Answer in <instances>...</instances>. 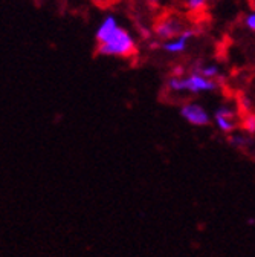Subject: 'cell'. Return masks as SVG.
Listing matches in <instances>:
<instances>
[{"instance_id":"cell-1","label":"cell","mask_w":255,"mask_h":257,"mask_svg":"<svg viewBox=\"0 0 255 257\" xmlns=\"http://www.w3.org/2000/svg\"><path fill=\"white\" fill-rule=\"evenodd\" d=\"M97 52L103 57L130 58L136 55L138 45L132 32L119 25L104 42L98 43Z\"/></svg>"},{"instance_id":"cell-2","label":"cell","mask_w":255,"mask_h":257,"mask_svg":"<svg viewBox=\"0 0 255 257\" xmlns=\"http://www.w3.org/2000/svg\"><path fill=\"white\" fill-rule=\"evenodd\" d=\"M220 86L218 81L209 80L206 77H203L197 68L194 66L191 69V72L185 77H174L171 75L167 80V87L171 92L176 93H191V95H200V93H208V92H214L217 90Z\"/></svg>"},{"instance_id":"cell-3","label":"cell","mask_w":255,"mask_h":257,"mask_svg":"<svg viewBox=\"0 0 255 257\" xmlns=\"http://www.w3.org/2000/svg\"><path fill=\"white\" fill-rule=\"evenodd\" d=\"M186 26L188 25L185 23V20L182 17H179L176 14H167L154 23L153 32L159 42H164V40H170V39L179 36Z\"/></svg>"},{"instance_id":"cell-4","label":"cell","mask_w":255,"mask_h":257,"mask_svg":"<svg viewBox=\"0 0 255 257\" xmlns=\"http://www.w3.org/2000/svg\"><path fill=\"white\" fill-rule=\"evenodd\" d=\"M238 113L237 109H234L232 106L223 104L220 107L215 109L214 115L211 116V121H214L215 127L221 134H232L238 128Z\"/></svg>"},{"instance_id":"cell-5","label":"cell","mask_w":255,"mask_h":257,"mask_svg":"<svg viewBox=\"0 0 255 257\" xmlns=\"http://www.w3.org/2000/svg\"><path fill=\"white\" fill-rule=\"evenodd\" d=\"M180 116L194 127H206L211 122L209 112L196 101H188L180 107Z\"/></svg>"},{"instance_id":"cell-6","label":"cell","mask_w":255,"mask_h":257,"mask_svg":"<svg viewBox=\"0 0 255 257\" xmlns=\"http://www.w3.org/2000/svg\"><path fill=\"white\" fill-rule=\"evenodd\" d=\"M199 34H200L199 29L186 26L179 36H176V37H173L170 40L161 42V46H159V49H162L167 54H182V52L186 51L188 43L193 40L194 37H197Z\"/></svg>"},{"instance_id":"cell-7","label":"cell","mask_w":255,"mask_h":257,"mask_svg":"<svg viewBox=\"0 0 255 257\" xmlns=\"http://www.w3.org/2000/svg\"><path fill=\"white\" fill-rule=\"evenodd\" d=\"M118 26H119L118 19H116L115 16H107V17L100 23V26L97 28V31H95V40H97V43L104 42Z\"/></svg>"},{"instance_id":"cell-8","label":"cell","mask_w":255,"mask_h":257,"mask_svg":"<svg viewBox=\"0 0 255 257\" xmlns=\"http://www.w3.org/2000/svg\"><path fill=\"white\" fill-rule=\"evenodd\" d=\"M228 143H229L232 147L243 150V149L250 147V144H252V137L247 135V134H244V132H237V131H235V132H232V134L228 135Z\"/></svg>"},{"instance_id":"cell-9","label":"cell","mask_w":255,"mask_h":257,"mask_svg":"<svg viewBox=\"0 0 255 257\" xmlns=\"http://www.w3.org/2000/svg\"><path fill=\"white\" fill-rule=\"evenodd\" d=\"M238 128L250 137L255 135V113L252 110L247 113H243V116L238 119Z\"/></svg>"},{"instance_id":"cell-10","label":"cell","mask_w":255,"mask_h":257,"mask_svg":"<svg viewBox=\"0 0 255 257\" xmlns=\"http://www.w3.org/2000/svg\"><path fill=\"white\" fill-rule=\"evenodd\" d=\"M194 66L197 68V71L209 78V80H214V81H218L220 83V78H221V71L220 68L217 66V64H205V66H200V64H194Z\"/></svg>"},{"instance_id":"cell-11","label":"cell","mask_w":255,"mask_h":257,"mask_svg":"<svg viewBox=\"0 0 255 257\" xmlns=\"http://www.w3.org/2000/svg\"><path fill=\"white\" fill-rule=\"evenodd\" d=\"M209 4V0H185V8L193 13V14H197V13H202Z\"/></svg>"},{"instance_id":"cell-12","label":"cell","mask_w":255,"mask_h":257,"mask_svg":"<svg viewBox=\"0 0 255 257\" xmlns=\"http://www.w3.org/2000/svg\"><path fill=\"white\" fill-rule=\"evenodd\" d=\"M238 104H240V112L241 113H247L252 110V101L247 95H241L240 100H238Z\"/></svg>"},{"instance_id":"cell-13","label":"cell","mask_w":255,"mask_h":257,"mask_svg":"<svg viewBox=\"0 0 255 257\" xmlns=\"http://www.w3.org/2000/svg\"><path fill=\"white\" fill-rule=\"evenodd\" d=\"M243 26H244L247 31H250V32L255 31V13H253V11L247 13V14L243 17Z\"/></svg>"},{"instance_id":"cell-14","label":"cell","mask_w":255,"mask_h":257,"mask_svg":"<svg viewBox=\"0 0 255 257\" xmlns=\"http://www.w3.org/2000/svg\"><path fill=\"white\" fill-rule=\"evenodd\" d=\"M171 75H174V77L185 75V66H182V64H179V66H174L173 71H171Z\"/></svg>"},{"instance_id":"cell-15","label":"cell","mask_w":255,"mask_h":257,"mask_svg":"<svg viewBox=\"0 0 255 257\" xmlns=\"http://www.w3.org/2000/svg\"><path fill=\"white\" fill-rule=\"evenodd\" d=\"M150 4H159V2H162V0H148Z\"/></svg>"},{"instance_id":"cell-16","label":"cell","mask_w":255,"mask_h":257,"mask_svg":"<svg viewBox=\"0 0 255 257\" xmlns=\"http://www.w3.org/2000/svg\"><path fill=\"white\" fill-rule=\"evenodd\" d=\"M34 2H37V4H42V2H43V0H34Z\"/></svg>"}]
</instances>
